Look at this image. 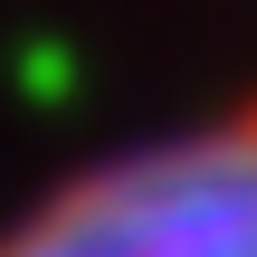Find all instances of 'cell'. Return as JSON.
I'll list each match as a JSON object with an SVG mask.
<instances>
[{
    "label": "cell",
    "mask_w": 257,
    "mask_h": 257,
    "mask_svg": "<svg viewBox=\"0 0 257 257\" xmlns=\"http://www.w3.org/2000/svg\"><path fill=\"white\" fill-rule=\"evenodd\" d=\"M0 257H257V95L57 181Z\"/></svg>",
    "instance_id": "1"
}]
</instances>
